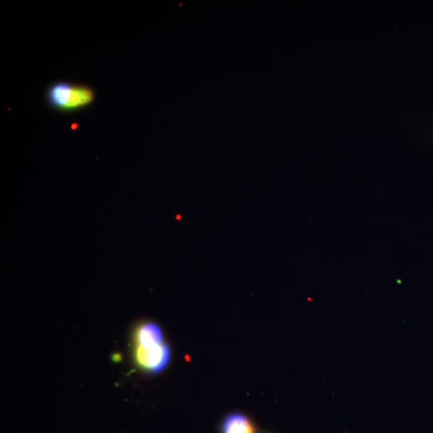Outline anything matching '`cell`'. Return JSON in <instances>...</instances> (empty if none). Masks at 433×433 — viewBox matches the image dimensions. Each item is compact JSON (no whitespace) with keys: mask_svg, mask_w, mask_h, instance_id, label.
<instances>
[{"mask_svg":"<svg viewBox=\"0 0 433 433\" xmlns=\"http://www.w3.org/2000/svg\"><path fill=\"white\" fill-rule=\"evenodd\" d=\"M46 99L51 107L71 113L91 105L95 93L91 88L60 81L48 88Z\"/></svg>","mask_w":433,"mask_h":433,"instance_id":"6da1fadb","label":"cell"},{"mask_svg":"<svg viewBox=\"0 0 433 433\" xmlns=\"http://www.w3.org/2000/svg\"><path fill=\"white\" fill-rule=\"evenodd\" d=\"M134 360L140 370L151 375L163 372L171 360V349L165 341L163 344L134 347Z\"/></svg>","mask_w":433,"mask_h":433,"instance_id":"7a4b0ae2","label":"cell"},{"mask_svg":"<svg viewBox=\"0 0 433 433\" xmlns=\"http://www.w3.org/2000/svg\"><path fill=\"white\" fill-rule=\"evenodd\" d=\"M135 345L141 347L153 346L163 344L164 340L163 330L153 320H144L135 329Z\"/></svg>","mask_w":433,"mask_h":433,"instance_id":"3957f363","label":"cell"},{"mask_svg":"<svg viewBox=\"0 0 433 433\" xmlns=\"http://www.w3.org/2000/svg\"><path fill=\"white\" fill-rule=\"evenodd\" d=\"M255 426L251 419L240 412H233L222 422L221 433H253Z\"/></svg>","mask_w":433,"mask_h":433,"instance_id":"277c9868","label":"cell"}]
</instances>
